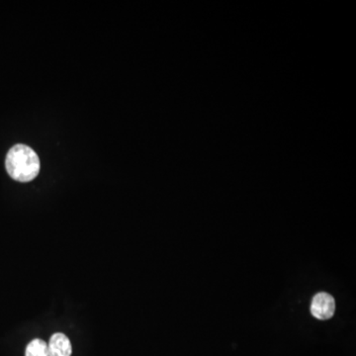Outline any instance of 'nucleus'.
I'll return each instance as SVG.
<instances>
[{
	"label": "nucleus",
	"instance_id": "obj_1",
	"mask_svg": "<svg viewBox=\"0 0 356 356\" xmlns=\"http://www.w3.org/2000/svg\"><path fill=\"white\" fill-rule=\"evenodd\" d=\"M9 177L16 181L29 182L38 177L41 163L38 154L26 145H15L9 149L6 159Z\"/></svg>",
	"mask_w": 356,
	"mask_h": 356
},
{
	"label": "nucleus",
	"instance_id": "obj_2",
	"mask_svg": "<svg viewBox=\"0 0 356 356\" xmlns=\"http://www.w3.org/2000/svg\"><path fill=\"white\" fill-rule=\"evenodd\" d=\"M336 303L331 295L327 293H318L312 301V315L321 321L329 320L334 316Z\"/></svg>",
	"mask_w": 356,
	"mask_h": 356
},
{
	"label": "nucleus",
	"instance_id": "obj_3",
	"mask_svg": "<svg viewBox=\"0 0 356 356\" xmlns=\"http://www.w3.org/2000/svg\"><path fill=\"white\" fill-rule=\"evenodd\" d=\"M49 356H72V346L69 337L62 332H56L48 343Z\"/></svg>",
	"mask_w": 356,
	"mask_h": 356
},
{
	"label": "nucleus",
	"instance_id": "obj_4",
	"mask_svg": "<svg viewBox=\"0 0 356 356\" xmlns=\"http://www.w3.org/2000/svg\"><path fill=\"white\" fill-rule=\"evenodd\" d=\"M25 356H49L48 343L41 339H35L26 346Z\"/></svg>",
	"mask_w": 356,
	"mask_h": 356
}]
</instances>
